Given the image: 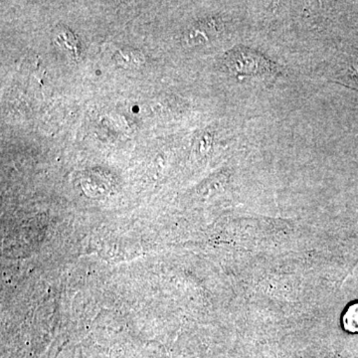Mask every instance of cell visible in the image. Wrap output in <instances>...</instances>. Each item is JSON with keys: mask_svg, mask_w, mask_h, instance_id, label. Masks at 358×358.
Segmentation results:
<instances>
[{"mask_svg": "<svg viewBox=\"0 0 358 358\" xmlns=\"http://www.w3.org/2000/svg\"><path fill=\"white\" fill-rule=\"evenodd\" d=\"M54 43L69 57H77L78 41L70 30L59 27L54 32Z\"/></svg>", "mask_w": 358, "mask_h": 358, "instance_id": "cell-1", "label": "cell"}, {"mask_svg": "<svg viewBox=\"0 0 358 358\" xmlns=\"http://www.w3.org/2000/svg\"><path fill=\"white\" fill-rule=\"evenodd\" d=\"M343 327L346 331L358 334V303L348 308L343 317Z\"/></svg>", "mask_w": 358, "mask_h": 358, "instance_id": "cell-2", "label": "cell"}]
</instances>
